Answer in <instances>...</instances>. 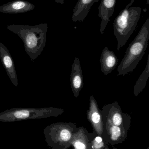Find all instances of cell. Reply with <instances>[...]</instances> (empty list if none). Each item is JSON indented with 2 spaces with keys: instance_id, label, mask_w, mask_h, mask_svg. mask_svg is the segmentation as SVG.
<instances>
[{
  "instance_id": "11",
  "label": "cell",
  "mask_w": 149,
  "mask_h": 149,
  "mask_svg": "<svg viewBox=\"0 0 149 149\" xmlns=\"http://www.w3.org/2000/svg\"><path fill=\"white\" fill-rule=\"evenodd\" d=\"M117 0H101L99 7V16L101 19L100 32L104 33V31L110 21V18L114 12Z\"/></svg>"
},
{
  "instance_id": "12",
  "label": "cell",
  "mask_w": 149,
  "mask_h": 149,
  "mask_svg": "<svg viewBox=\"0 0 149 149\" xmlns=\"http://www.w3.org/2000/svg\"><path fill=\"white\" fill-rule=\"evenodd\" d=\"M35 6L24 0H16L0 6V12L5 14L25 13L34 9Z\"/></svg>"
},
{
  "instance_id": "5",
  "label": "cell",
  "mask_w": 149,
  "mask_h": 149,
  "mask_svg": "<svg viewBox=\"0 0 149 149\" xmlns=\"http://www.w3.org/2000/svg\"><path fill=\"white\" fill-rule=\"evenodd\" d=\"M64 110L61 109L49 107L45 108H17L10 109L6 111L5 113L1 115L8 118L17 120H23L29 118L33 116H56L61 114Z\"/></svg>"
},
{
  "instance_id": "2",
  "label": "cell",
  "mask_w": 149,
  "mask_h": 149,
  "mask_svg": "<svg viewBox=\"0 0 149 149\" xmlns=\"http://www.w3.org/2000/svg\"><path fill=\"white\" fill-rule=\"evenodd\" d=\"M149 40V17L146 20L134 41L129 45L117 69L118 75L132 72L139 64L148 47Z\"/></svg>"
},
{
  "instance_id": "1",
  "label": "cell",
  "mask_w": 149,
  "mask_h": 149,
  "mask_svg": "<svg viewBox=\"0 0 149 149\" xmlns=\"http://www.w3.org/2000/svg\"><path fill=\"white\" fill-rule=\"evenodd\" d=\"M48 24L37 25L10 24L7 29L18 36L23 41L24 50L32 62L36 59L43 51L46 45Z\"/></svg>"
},
{
  "instance_id": "4",
  "label": "cell",
  "mask_w": 149,
  "mask_h": 149,
  "mask_svg": "<svg viewBox=\"0 0 149 149\" xmlns=\"http://www.w3.org/2000/svg\"><path fill=\"white\" fill-rule=\"evenodd\" d=\"M102 117L118 127L128 130L131 124V116L124 113L117 102L105 105L101 110Z\"/></svg>"
},
{
  "instance_id": "6",
  "label": "cell",
  "mask_w": 149,
  "mask_h": 149,
  "mask_svg": "<svg viewBox=\"0 0 149 149\" xmlns=\"http://www.w3.org/2000/svg\"><path fill=\"white\" fill-rule=\"evenodd\" d=\"M103 127L101 137L111 145L122 143L127 135L128 130L122 127L112 124L109 121L103 118Z\"/></svg>"
},
{
  "instance_id": "15",
  "label": "cell",
  "mask_w": 149,
  "mask_h": 149,
  "mask_svg": "<svg viewBox=\"0 0 149 149\" xmlns=\"http://www.w3.org/2000/svg\"><path fill=\"white\" fill-rule=\"evenodd\" d=\"M149 77V54L148 55L147 65L142 73L137 80L134 87V93L136 97L143 91L147 85V81Z\"/></svg>"
},
{
  "instance_id": "3",
  "label": "cell",
  "mask_w": 149,
  "mask_h": 149,
  "mask_svg": "<svg viewBox=\"0 0 149 149\" xmlns=\"http://www.w3.org/2000/svg\"><path fill=\"white\" fill-rule=\"evenodd\" d=\"M134 1L131 0L114 20V34L117 41L118 51L126 45L135 30L141 17V8L131 7Z\"/></svg>"
},
{
  "instance_id": "9",
  "label": "cell",
  "mask_w": 149,
  "mask_h": 149,
  "mask_svg": "<svg viewBox=\"0 0 149 149\" xmlns=\"http://www.w3.org/2000/svg\"><path fill=\"white\" fill-rule=\"evenodd\" d=\"M83 72L79 58L75 57L72 65L71 74V86L74 96L78 98L84 86Z\"/></svg>"
},
{
  "instance_id": "8",
  "label": "cell",
  "mask_w": 149,
  "mask_h": 149,
  "mask_svg": "<svg viewBox=\"0 0 149 149\" xmlns=\"http://www.w3.org/2000/svg\"><path fill=\"white\" fill-rule=\"evenodd\" d=\"M0 59L7 75L15 87L18 86V78L13 58L7 47L0 42Z\"/></svg>"
},
{
  "instance_id": "14",
  "label": "cell",
  "mask_w": 149,
  "mask_h": 149,
  "mask_svg": "<svg viewBox=\"0 0 149 149\" xmlns=\"http://www.w3.org/2000/svg\"><path fill=\"white\" fill-rule=\"evenodd\" d=\"M99 0H78L73 9L72 19L73 22H83L89 13L91 7Z\"/></svg>"
},
{
  "instance_id": "10",
  "label": "cell",
  "mask_w": 149,
  "mask_h": 149,
  "mask_svg": "<svg viewBox=\"0 0 149 149\" xmlns=\"http://www.w3.org/2000/svg\"><path fill=\"white\" fill-rule=\"evenodd\" d=\"M93 136L94 133H89L83 127L78 128L73 135L71 146L74 149H92Z\"/></svg>"
},
{
  "instance_id": "17",
  "label": "cell",
  "mask_w": 149,
  "mask_h": 149,
  "mask_svg": "<svg viewBox=\"0 0 149 149\" xmlns=\"http://www.w3.org/2000/svg\"><path fill=\"white\" fill-rule=\"evenodd\" d=\"M147 4H149V0H147Z\"/></svg>"
},
{
  "instance_id": "18",
  "label": "cell",
  "mask_w": 149,
  "mask_h": 149,
  "mask_svg": "<svg viewBox=\"0 0 149 149\" xmlns=\"http://www.w3.org/2000/svg\"></svg>"
},
{
  "instance_id": "7",
  "label": "cell",
  "mask_w": 149,
  "mask_h": 149,
  "mask_svg": "<svg viewBox=\"0 0 149 149\" xmlns=\"http://www.w3.org/2000/svg\"><path fill=\"white\" fill-rule=\"evenodd\" d=\"M89 109L87 112V118L98 135L102 136L103 120L102 114L99 109L98 103L93 95L90 96Z\"/></svg>"
},
{
  "instance_id": "16",
  "label": "cell",
  "mask_w": 149,
  "mask_h": 149,
  "mask_svg": "<svg viewBox=\"0 0 149 149\" xmlns=\"http://www.w3.org/2000/svg\"><path fill=\"white\" fill-rule=\"evenodd\" d=\"M55 2L57 3H59L61 4H63L64 3V0H55Z\"/></svg>"
},
{
  "instance_id": "13",
  "label": "cell",
  "mask_w": 149,
  "mask_h": 149,
  "mask_svg": "<svg viewBox=\"0 0 149 149\" xmlns=\"http://www.w3.org/2000/svg\"><path fill=\"white\" fill-rule=\"evenodd\" d=\"M119 59L112 51L109 50L107 47H106L101 52V70L105 75H108L112 72L117 66Z\"/></svg>"
}]
</instances>
